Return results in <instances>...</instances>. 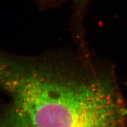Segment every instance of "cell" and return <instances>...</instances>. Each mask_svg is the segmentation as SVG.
<instances>
[{"mask_svg":"<svg viewBox=\"0 0 127 127\" xmlns=\"http://www.w3.org/2000/svg\"></svg>","mask_w":127,"mask_h":127,"instance_id":"7a4b0ae2","label":"cell"},{"mask_svg":"<svg viewBox=\"0 0 127 127\" xmlns=\"http://www.w3.org/2000/svg\"><path fill=\"white\" fill-rule=\"evenodd\" d=\"M2 127H127V108L112 75L7 63Z\"/></svg>","mask_w":127,"mask_h":127,"instance_id":"6da1fadb","label":"cell"}]
</instances>
